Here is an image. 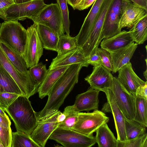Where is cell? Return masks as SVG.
<instances>
[{"mask_svg":"<svg viewBox=\"0 0 147 147\" xmlns=\"http://www.w3.org/2000/svg\"><path fill=\"white\" fill-rule=\"evenodd\" d=\"M83 67L82 64L79 63L69 66L53 87L44 108L40 112H36L38 120L49 117L59 111L65 98L77 83L80 72Z\"/></svg>","mask_w":147,"mask_h":147,"instance_id":"6da1fadb","label":"cell"},{"mask_svg":"<svg viewBox=\"0 0 147 147\" xmlns=\"http://www.w3.org/2000/svg\"><path fill=\"white\" fill-rule=\"evenodd\" d=\"M13 121L17 131L30 135L38 120L29 98L20 95L5 110Z\"/></svg>","mask_w":147,"mask_h":147,"instance_id":"7a4b0ae2","label":"cell"},{"mask_svg":"<svg viewBox=\"0 0 147 147\" xmlns=\"http://www.w3.org/2000/svg\"><path fill=\"white\" fill-rule=\"evenodd\" d=\"M27 31L17 20L5 21L0 28V42L23 56L27 39Z\"/></svg>","mask_w":147,"mask_h":147,"instance_id":"3957f363","label":"cell"},{"mask_svg":"<svg viewBox=\"0 0 147 147\" xmlns=\"http://www.w3.org/2000/svg\"><path fill=\"white\" fill-rule=\"evenodd\" d=\"M0 67L6 70L14 80L24 95L28 98L37 92L39 86L29 70L22 73L10 63L0 46Z\"/></svg>","mask_w":147,"mask_h":147,"instance_id":"277c9868","label":"cell"},{"mask_svg":"<svg viewBox=\"0 0 147 147\" xmlns=\"http://www.w3.org/2000/svg\"><path fill=\"white\" fill-rule=\"evenodd\" d=\"M65 147H90L96 143L93 134L86 136L71 129L58 127L49 138Z\"/></svg>","mask_w":147,"mask_h":147,"instance_id":"5b68a950","label":"cell"},{"mask_svg":"<svg viewBox=\"0 0 147 147\" xmlns=\"http://www.w3.org/2000/svg\"><path fill=\"white\" fill-rule=\"evenodd\" d=\"M30 19L37 24L49 27L59 36L65 32L61 12L57 3L47 5L37 15Z\"/></svg>","mask_w":147,"mask_h":147,"instance_id":"8992f818","label":"cell"},{"mask_svg":"<svg viewBox=\"0 0 147 147\" xmlns=\"http://www.w3.org/2000/svg\"><path fill=\"white\" fill-rule=\"evenodd\" d=\"M109 118L102 111L94 110L92 112H78V120L72 129L86 136L93 134L103 124L107 123Z\"/></svg>","mask_w":147,"mask_h":147,"instance_id":"52a82bcc","label":"cell"},{"mask_svg":"<svg viewBox=\"0 0 147 147\" xmlns=\"http://www.w3.org/2000/svg\"><path fill=\"white\" fill-rule=\"evenodd\" d=\"M47 5L44 0H32L27 2L15 3L5 11V21H24L37 15Z\"/></svg>","mask_w":147,"mask_h":147,"instance_id":"ba28073f","label":"cell"},{"mask_svg":"<svg viewBox=\"0 0 147 147\" xmlns=\"http://www.w3.org/2000/svg\"><path fill=\"white\" fill-rule=\"evenodd\" d=\"M27 39L23 56L28 68L38 63L43 55V47L39 37L37 24H34L28 28Z\"/></svg>","mask_w":147,"mask_h":147,"instance_id":"9c48e42d","label":"cell"},{"mask_svg":"<svg viewBox=\"0 0 147 147\" xmlns=\"http://www.w3.org/2000/svg\"><path fill=\"white\" fill-rule=\"evenodd\" d=\"M110 89L117 104L125 117L129 119H133L135 97L123 87L115 77H113V85Z\"/></svg>","mask_w":147,"mask_h":147,"instance_id":"30bf717a","label":"cell"},{"mask_svg":"<svg viewBox=\"0 0 147 147\" xmlns=\"http://www.w3.org/2000/svg\"><path fill=\"white\" fill-rule=\"evenodd\" d=\"M104 92L107 102L103 105L101 111L104 113H111L113 117L117 136V140L123 141L126 140L125 130V117L118 106L111 89H105Z\"/></svg>","mask_w":147,"mask_h":147,"instance_id":"8fae6325","label":"cell"},{"mask_svg":"<svg viewBox=\"0 0 147 147\" xmlns=\"http://www.w3.org/2000/svg\"><path fill=\"white\" fill-rule=\"evenodd\" d=\"M60 111L49 117L38 120L37 125L30 136L39 147H44L50 136L58 127L57 118Z\"/></svg>","mask_w":147,"mask_h":147,"instance_id":"7c38bea8","label":"cell"},{"mask_svg":"<svg viewBox=\"0 0 147 147\" xmlns=\"http://www.w3.org/2000/svg\"><path fill=\"white\" fill-rule=\"evenodd\" d=\"M122 0H114L107 14L102 30V38H108L119 33Z\"/></svg>","mask_w":147,"mask_h":147,"instance_id":"4fadbf2b","label":"cell"},{"mask_svg":"<svg viewBox=\"0 0 147 147\" xmlns=\"http://www.w3.org/2000/svg\"><path fill=\"white\" fill-rule=\"evenodd\" d=\"M147 10L130 0H122L119 27L131 28L146 14Z\"/></svg>","mask_w":147,"mask_h":147,"instance_id":"5bb4252c","label":"cell"},{"mask_svg":"<svg viewBox=\"0 0 147 147\" xmlns=\"http://www.w3.org/2000/svg\"><path fill=\"white\" fill-rule=\"evenodd\" d=\"M113 76L111 72L102 65L94 66L91 74L85 78L92 88L100 91L105 89H111Z\"/></svg>","mask_w":147,"mask_h":147,"instance_id":"9a60e30c","label":"cell"},{"mask_svg":"<svg viewBox=\"0 0 147 147\" xmlns=\"http://www.w3.org/2000/svg\"><path fill=\"white\" fill-rule=\"evenodd\" d=\"M117 78L123 87L135 97L137 88L145 84V82L141 79L133 70L131 63L129 62L118 71Z\"/></svg>","mask_w":147,"mask_h":147,"instance_id":"2e32d148","label":"cell"},{"mask_svg":"<svg viewBox=\"0 0 147 147\" xmlns=\"http://www.w3.org/2000/svg\"><path fill=\"white\" fill-rule=\"evenodd\" d=\"M104 0H96L85 18L78 34L75 36L78 48H81L89 36Z\"/></svg>","mask_w":147,"mask_h":147,"instance_id":"e0dca14e","label":"cell"},{"mask_svg":"<svg viewBox=\"0 0 147 147\" xmlns=\"http://www.w3.org/2000/svg\"><path fill=\"white\" fill-rule=\"evenodd\" d=\"M100 91L99 90L90 88L86 92L77 95L74 103L72 105L75 110L79 112L98 109Z\"/></svg>","mask_w":147,"mask_h":147,"instance_id":"ac0fdd59","label":"cell"},{"mask_svg":"<svg viewBox=\"0 0 147 147\" xmlns=\"http://www.w3.org/2000/svg\"><path fill=\"white\" fill-rule=\"evenodd\" d=\"M81 64L83 67H88L87 58L81 49L78 48L60 55H57L52 60L49 69L57 67L70 65L74 64Z\"/></svg>","mask_w":147,"mask_h":147,"instance_id":"d6986e66","label":"cell"},{"mask_svg":"<svg viewBox=\"0 0 147 147\" xmlns=\"http://www.w3.org/2000/svg\"><path fill=\"white\" fill-rule=\"evenodd\" d=\"M138 45L133 42L125 47L109 52L112 61L113 72H117L121 67L130 62Z\"/></svg>","mask_w":147,"mask_h":147,"instance_id":"ffe728a7","label":"cell"},{"mask_svg":"<svg viewBox=\"0 0 147 147\" xmlns=\"http://www.w3.org/2000/svg\"><path fill=\"white\" fill-rule=\"evenodd\" d=\"M134 41L130 32L123 30L108 38H104L101 42V48L109 52L125 47Z\"/></svg>","mask_w":147,"mask_h":147,"instance_id":"44dd1931","label":"cell"},{"mask_svg":"<svg viewBox=\"0 0 147 147\" xmlns=\"http://www.w3.org/2000/svg\"><path fill=\"white\" fill-rule=\"evenodd\" d=\"M69 66L59 67L52 69H48L44 80L38 88L37 92L40 98L42 99L48 95L54 85Z\"/></svg>","mask_w":147,"mask_h":147,"instance_id":"7402d4cb","label":"cell"},{"mask_svg":"<svg viewBox=\"0 0 147 147\" xmlns=\"http://www.w3.org/2000/svg\"><path fill=\"white\" fill-rule=\"evenodd\" d=\"M38 33L43 48L57 51L59 36L49 27L37 24Z\"/></svg>","mask_w":147,"mask_h":147,"instance_id":"603a6c76","label":"cell"},{"mask_svg":"<svg viewBox=\"0 0 147 147\" xmlns=\"http://www.w3.org/2000/svg\"><path fill=\"white\" fill-rule=\"evenodd\" d=\"M94 138L99 147H117V140L105 123L96 131Z\"/></svg>","mask_w":147,"mask_h":147,"instance_id":"cb8c5ba5","label":"cell"},{"mask_svg":"<svg viewBox=\"0 0 147 147\" xmlns=\"http://www.w3.org/2000/svg\"><path fill=\"white\" fill-rule=\"evenodd\" d=\"M0 46L7 59L18 71L22 73L28 72V68L22 55L0 42Z\"/></svg>","mask_w":147,"mask_h":147,"instance_id":"d4e9b609","label":"cell"},{"mask_svg":"<svg viewBox=\"0 0 147 147\" xmlns=\"http://www.w3.org/2000/svg\"><path fill=\"white\" fill-rule=\"evenodd\" d=\"M129 31L134 42L138 45L143 44L147 38V14L139 20Z\"/></svg>","mask_w":147,"mask_h":147,"instance_id":"484cf974","label":"cell"},{"mask_svg":"<svg viewBox=\"0 0 147 147\" xmlns=\"http://www.w3.org/2000/svg\"><path fill=\"white\" fill-rule=\"evenodd\" d=\"M10 92L24 95L17 83L10 75L0 67V93Z\"/></svg>","mask_w":147,"mask_h":147,"instance_id":"4316f807","label":"cell"},{"mask_svg":"<svg viewBox=\"0 0 147 147\" xmlns=\"http://www.w3.org/2000/svg\"><path fill=\"white\" fill-rule=\"evenodd\" d=\"M125 130L126 140L135 138L146 134V127L133 119L125 117Z\"/></svg>","mask_w":147,"mask_h":147,"instance_id":"83f0119b","label":"cell"},{"mask_svg":"<svg viewBox=\"0 0 147 147\" xmlns=\"http://www.w3.org/2000/svg\"><path fill=\"white\" fill-rule=\"evenodd\" d=\"M147 100L135 96V111L134 120L143 126L147 127Z\"/></svg>","mask_w":147,"mask_h":147,"instance_id":"f1b7e54d","label":"cell"},{"mask_svg":"<svg viewBox=\"0 0 147 147\" xmlns=\"http://www.w3.org/2000/svg\"><path fill=\"white\" fill-rule=\"evenodd\" d=\"M11 147H39L29 135L21 131L12 132Z\"/></svg>","mask_w":147,"mask_h":147,"instance_id":"f546056e","label":"cell"},{"mask_svg":"<svg viewBox=\"0 0 147 147\" xmlns=\"http://www.w3.org/2000/svg\"><path fill=\"white\" fill-rule=\"evenodd\" d=\"M78 48L76 37L63 34L59 37L57 46V55H60Z\"/></svg>","mask_w":147,"mask_h":147,"instance_id":"4dcf8cb0","label":"cell"},{"mask_svg":"<svg viewBox=\"0 0 147 147\" xmlns=\"http://www.w3.org/2000/svg\"><path fill=\"white\" fill-rule=\"evenodd\" d=\"M63 112L66 115L65 119L58 127L72 129L77 121L78 112L75 110L72 105L66 107Z\"/></svg>","mask_w":147,"mask_h":147,"instance_id":"1f68e13d","label":"cell"},{"mask_svg":"<svg viewBox=\"0 0 147 147\" xmlns=\"http://www.w3.org/2000/svg\"><path fill=\"white\" fill-rule=\"evenodd\" d=\"M117 147H147V134L125 141L117 140Z\"/></svg>","mask_w":147,"mask_h":147,"instance_id":"d6a6232c","label":"cell"},{"mask_svg":"<svg viewBox=\"0 0 147 147\" xmlns=\"http://www.w3.org/2000/svg\"><path fill=\"white\" fill-rule=\"evenodd\" d=\"M28 70L39 86L44 80L48 69H47L46 65L40 62L29 68Z\"/></svg>","mask_w":147,"mask_h":147,"instance_id":"836d02e7","label":"cell"},{"mask_svg":"<svg viewBox=\"0 0 147 147\" xmlns=\"http://www.w3.org/2000/svg\"><path fill=\"white\" fill-rule=\"evenodd\" d=\"M61 13L65 32L70 35V20L67 0H56Z\"/></svg>","mask_w":147,"mask_h":147,"instance_id":"e575fe53","label":"cell"},{"mask_svg":"<svg viewBox=\"0 0 147 147\" xmlns=\"http://www.w3.org/2000/svg\"><path fill=\"white\" fill-rule=\"evenodd\" d=\"M20 95L13 93H0V107L5 111Z\"/></svg>","mask_w":147,"mask_h":147,"instance_id":"d590c367","label":"cell"},{"mask_svg":"<svg viewBox=\"0 0 147 147\" xmlns=\"http://www.w3.org/2000/svg\"><path fill=\"white\" fill-rule=\"evenodd\" d=\"M96 52L101 59L102 65L110 71H113V67L110 53L101 48H98Z\"/></svg>","mask_w":147,"mask_h":147,"instance_id":"8d00e7d4","label":"cell"},{"mask_svg":"<svg viewBox=\"0 0 147 147\" xmlns=\"http://www.w3.org/2000/svg\"><path fill=\"white\" fill-rule=\"evenodd\" d=\"M12 132L11 127L7 128L0 125V141L4 147H11Z\"/></svg>","mask_w":147,"mask_h":147,"instance_id":"74e56055","label":"cell"},{"mask_svg":"<svg viewBox=\"0 0 147 147\" xmlns=\"http://www.w3.org/2000/svg\"><path fill=\"white\" fill-rule=\"evenodd\" d=\"M15 3L14 0H0V18L5 21L6 17L5 11Z\"/></svg>","mask_w":147,"mask_h":147,"instance_id":"f35d334b","label":"cell"},{"mask_svg":"<svg viewBox=\"0 0 147 147\" xmlns=\"http://www.w3.org/2000/svg\"><path fill=\"white\" fill-rule=\"evenodd\" d=\"M86 58L87 63L89 65L90 64L94 66L102 65L101 59L96 51L95 53Z\"/></svg>","mask_w":147,"mask_h":147,"instance_id":"ab89813d","label":"cell"},{"mask_svg":"<svg viewBox=\"0 0 147 147\" xmlns=\"http://www.w3.org/2000/svg\"><path fill=\"white\" fill-rule=\"evenodd\" d=\"M136 96L147 100V81L144 85L139 86L137 89Z\"/></svg>","mask_w":147,"mask_h":147,"instance_id":"60d3db41","label":"cell"},{"mask_svg":"<svg viewBox=\"0 0 147 147\" xmlns=\"http://www.w3.org/2000/svg\"><path fill=\"white\" fill-rule=\"evenodd\" d=\"M96 0H82L75 7L74 9L82 10L89 8Z\"/></svg>","mask_w":147,"mask_h":147,"instance_id":"b9f144b4","label":"cell"},{"mask_svg":"<svg viewBox=\"0 0 147 147\" xmlns=\"http://www.w3.org/2000/svg\"><path fill=\"white\" fill-rule=\"evenodd\" d=\"M11 123L8 116H5L0 114V125L4 127H10Z\"/></svg>","mask_w":147,"mask_h":147,"instance_id":"7bdbcfd3","label":"cell"},{"mask_svg":"<svg viewBox=\"0 0 147 147\" xmlns=\"http://www.w3.org/2000/svg\"><path fill=\"white\" fill-rule=\"evenodd\" d=\"M147 10V0H130Z\"/></svg>","mask_w":147,"mask_h":147,"instance_id":"ee69618b","label":"cell"},{"mask_svg":"<svg viewBox=\"0 0 147 147\" xmlns=\"http://www.w3.org/2000/svg\"><path fill=\"white\" fill-rule=\"evenodd\" d=\"M66 118V115L63 112L61 111L58 115L57 118V121L59 125L63 122Z\"/></svg>","mask_w":147,"mask_h":147,"instance_id":"f6af8a7d","label":"cell"},{"mask_svg":"<svg viewBox=\"0 0 147 147\" xmlns=\"http://www.w3.org/2000/svg\"><path fill=\"white\" fill-rule=\"evenodd\" d=\"M82 0H67V3L70 5L74 9L75 7Z\"/></svg>","mask_w":147,"mask_h":147,"instance_id":"bcb514c9","label":"cell"},{"mask_svg":"<svg viewBox=\"0 0 147 147\" xmlns=\"http://www.w3.org/2000/svg\"><path fill=\"white\" fill-rule=\"evenodd\" d=\"M32 0H14L16 3L18 4L30 1Z\"/></svg>","mask_w":147,"mask_h":147,"instance_id":"7dc6e473","label":"cell"},{"mask_svg":"<svg viewBox=\"0 0 147 147\" xmlns=\"http://www.w3.org/2000/svg\"><path fill=\"white\" fill-rule=\"evenodd\" d=\"M0 114L5 116H7L5 111L0 107Z\"/></svg>","mask_w":147,"mask_h":147,"instance_id":"c3c4849f","label":"cell"},{"mask_svg":"<svg viewBox=\"0 0 147 147\" xmlns=\"http://www.w3.org/2000/svg\"><path fill=\"white\" fill-rule=\"evenodd\" d=\"M147 70L146 69V70L144 71V73H143V74H144V76L145 77L146 79V80H147Z\"/></svg>","mask_w":147,"mask_h":147,"instance_id":"681fc988","label":"cell"},{"mask_svg":"<svg viewBox=\"0 0 147 147\" xmlns=\"http://www.w3.org/2000/svg\"><path fill=\"white\" fill-rule=\"evenodd\" d=\"M0 147H4L2 143L0 141Z\"/></svg>","mask_w":147,"mask_h":147,"instance_id":"f907efd6","label":"cell"},{"mask_svg":"<svg viewBox=\"0 0 147 147\" xmlns=\"http://www.w3.org/2000/svg\"><path fill=\"white\" fill-rule=\"evenodd\" d=\"M1 24L0 23V27H1Z\"/></svg>","mask_w":147,"mask_h":147,"instance_id":"816d5d0a","label":"cell"},{"mask_svg":"<svg viewBox=\"0 0 147 147\" xmlns=\"http://www.w3.org/2000/svg\"></svg>","mask_w":147,"mask_h":147,"instance_id":"f5cc1de1","label":"cell"}]
</instances>
